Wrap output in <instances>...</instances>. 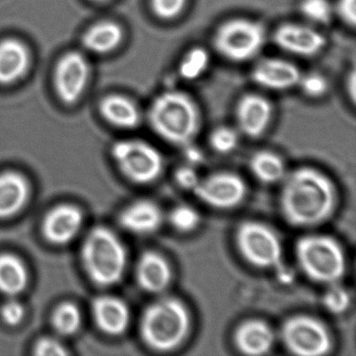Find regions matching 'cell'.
<instances>
[{
  "instance_id": "obj_39",
  "label": "cell",
  "mask_w": 356,
  "mask_h": 356,
  "mask_svg": "<svg viewBox=\"0 0 356 356\" xmlns=\"http://www.w3.org/2000/svg\"><path fill=\"white\" fill-rule=\"evenodd\" d=\"M346 89H347L348 97L351 99L352 103L355 104L356 101V76L355 70H352L348 74L346 80Z\"/></svg>"
},
{
  "instance_id": "obj_23",
  "label": "cell",
  "mask_w": 356,
  "mask_h": 356,
  "mask_svg": "<svg viewBox=\"0 0 356 356\" xmlns=\"http://www.w3.org/2000/svg\"><path fill=\"white\" fill-rule=\"evenodd\" d=\"M29 282L28 268L24 261L13 254H0V291L18 295Z\"/></svg>"
},
{
  "instance_id": "obj_6",
  "label": "cell",
  "mask_w": 356,
  "mask_h": 356,
  "mask_svg": "<svg viewBox=\"0 0 356 356\" xmlns=\"http://www.w3.org/2000/svg\"><path fill=\"white\" fill-rule=\"evenodd\" d=\"M295 255L300 270L316 283L331 284L345 276L347 260L343 248L333 237L309 234L299 238Z\"/></svg>"
},
{
  "instance_id": "obj_11",
  "label": "cell",
  "mask_w": 356,
  "mask_h": 356,
  "mask_svg": "<svg viewBox=\"0 0 356 356\" xmlns=\"http://www.w3.org/2000/svg\"><path fill=\"white\" fill-rule=\"evenodd\" d=\"M275 45L281 51L301 58H312L324 51L326 37L312 24L284 22L273 34Z\"/></svg>"
},
{
  "instance_id": "obj_19",
  "label": "cell",
  "mask_w": 356,
  "mask_h": 356,
  "mask_svg": "<svg viewBox=\"0 0 356 356\" xmlns=\"http://www.w3.org/2000/svg\"><path fill=\"white\" fill-rule=\"evenodd\" d=\"M92 312L97 326L107 334H122L130 325V309L120 298L113 296L95 298Z\"/></svg>"
},
{
  "instance_id": "obj_22",
  "label": "cell",
  "mask_w": 356,
  "mask_h": 356,
  "mask_svg": "<svg viewBox=\"0 0 356 356\" xmlns=\"http://www.w3.org/2000/svg\"><path fill=\"white\" fill-rule=\"evenodd\" d=\"M101 112L110 124L127 130L137 128L143 120L138 106L124 95H109L104 99Z\"/></svg>"
},
{
  "instance_id": "obj_4",
  "label": "cell",
  "mask_w": 356,
  "mask_h": 356,
  "mask_svg": "<svg viewBox=\"0 0 356 356\" xmlns=\"http://www.w3.org/2000/svg\"><path fill=\"white\" fill-rule=\"evenodd\" d=\"M235 245L241 257L251 266L274 270L280 282H293L295 273L283 260L280 238L268 225L245 220L235 231Z\"/></svg>"
},
{
  "instance_id": "obj_13",
  "label": "cell",
  "mask_w": 356,
  "mask_h": 356,
  "mask_svg": "<svg viewBox=\"0 0 356 356\" xmlns=\"http://www.w3.org/2000/svg\"><path fill=\"white\" fill-rule=\"evenodd\" d=\"M301 70L293 62L281 58H264L252 68V81L270 91H286L298 86Z\"/></svg>"
},
{
  "instance_id": "obj_20",
  "label": "cell",
  "mask_w": 356,
  "mask_h": 356,
  "mask_svg": "<svg viewBox=\"0 0 356 356\" xmlns=\"http://www.w3.org/2000/svg\"><path fill=\"white\" fill-rule=\"evenodd\" d=\"M30 185L17 172L0 174V218L15 216L28 203Z\"/></svg>"
},
{
  "instance_id": "obj_29",
  "label": "cell",
  "mask_w": 356,
  "mask_h": 356,
  "mask_svg": "<svg viewBox=\"0 0 356 356\" xmlns=\"http://www.w3.org/2000/svg\"><path fill=\"white\" fill-rule=\"evenodd\" d=\"M168 222L179 232H193L199 227L201 216L193 206L181 204L170 210Z\"/></svg>"
},
{
  "instance_id": "obj_34",
  "label": "cell",
  "mask_w": 356,
  "mask_h": 356,
  "mask_svg": "<svg viewBox=\"0 0 356 356\" xmlns=\"http://www.w3.org/2000/svg\"><path fill=\"white\" fill-rule=\"evenodd\" d=\"M201 177L197 172L195 166L185 164L177 168L175 172V181L180 188L184 191H193L199 184Z\"/></svg>"
},
{
  "instance_id": "obj_38",
  "label": "cell",
  "mask_w": 356,
  "mask_h": 356,
  "mask_svg": "<svg viewBox=\"0 0 356 356\" xmlns=\"http://www.w3.org/2000/svg\"><path fill=\"white\" fill-rule=\"evenodd\" d=\"M184 149V157L186 159L187 164L195 166L201 164L204 161V154L199 147L193 145V143H189V145L183 147Z\"/></svg>"
},
{
  "instance_id": "obj_12",
  "label": "cell",
  "mask_w": 356,
  "mask_h": 356,
  "mask_svg": "<svg viewBox=\"0 0 356 356\" xmlns=\"http://www.w3.org/2000/svg\"><path fill=\"white\" fill-rule=\"evenodd\" d=\"M274 109L270 99L258 93L243 95L235 106V120L241 133L250 138H259L272 122Z\"/></svg>"
},
{
  "instance_id": "obj_1",
  "label": "cell",
  "mask_w": 356,
  "mask_h": 356,
  "mask_svg": "<svg viewBox=\"0 0 356 356\" xmlns=\"http://www.w3.org/2000/svg\"><path fill=\"white\" fill-rule=\"evenodd\" d=\"M281 188V213L287 224L312 228L326 222L337 207V188L327 175L310 166L286 174Z\"/></svg>"
},
{
  "instance_id": "obj_18",
  "label": "cell",
  "mask_w": 356,
  "mask_h": 356,
  "mask_svg": "<svg viewBox=\"0 0 356 356\" xmlns=\"http://www.w3.org/2000/svg\"><path fill=\"white\" fill-rule=\"evenodd\" d=\"M161 207L151 200H138L124 208L120 214V224L129 232L149 235L157 232L163 224Z\"/></svg>"
},
{
  "instance_id": "obj_5",
  "label": "cell",
  "mask_w": 356,
  "mask_h": 356,
  "mask_svg": "<svg viewBox=\"0 0 356 356\" xmlns=\"http://www.w3.org/2000/svg\"><path fill=\"white\" fill-rule=\"evenodd\" d=\"M126 248L120 237L106 227H95L85 239L82 259L93 282L112 286L122 280L127 268Z\"/></svg>"
},
{
  "instance_id": "obj_36",
  "label": "cell",
  "mask_w": 356,
  "mask_h": 356,
  "mask_svg": "<svg viewBox=\"0 0 356 356\" xmlns=\"http://www.w3.org/2000/svg\"><path fill=\"white\" fill-rule=\"evenodd\" d=\"M34 352L39 356H65L68 354L63 343L53 337H43L37 341Z\"/></svg>"
},
{
  "instance_id": "obj_15",
  "label": "cell",
  "mask_w": 356,
  "mask_h": 356,
  "mask_svg": "<svg viewBox=\"0 0 356 356\" xmlns=\"http://www.w3.org/2000/svg\"><path fill=\"white\" fill-rule=\"evenodd\" d=\"M135 276L143 291L157 295L165 291L172 283V266L159 252L145 251L137 261Z\"/></svg>"
},
{
  "instance_id": "obj_3",
  "label": "cell",
  "mask_w": 356,
  "mask_h": 356,
  "mask_svg": "<svg viewBox=\"0 0 356 356\" xmlns=\"http://www.w3.org/2000/svg\"><path fill=\"white\" fill-rule=\"evenodd\" d=\"M191 314L182 300L164 296L152 302L140 320V337L149 349L170 352L182 345L191 330Z\"/></svg>"
},
{
  "instance_id": "obj_28",
  "label": "cell",
  "mask_w": 356,
  "mask_h": 356,
  "mask_svg": "<svg viewBox=\"0 0 356 356\" xmlns=\"http://www.w3.org/2000/svg\"><path fill=\"white\" fill-rule=\"evenodd\" d=\"M81 312L76 305L65 302L56 308L53 316V324L56 330L63 335H72L81 326Z\"/></svg>"
},
{
  "instance_id": "obj_10",
  "label": "cell",
  "mask_w": 356,
  "mask_h": 356,
  "mask_svg": "<svg viewBox=\"0 0 356 356\" xmlns=\"http://www.w3.org/2000/svg\"><path fill=\"white\" fill-rule=\"evenodd\" d=\"M247 191V185L241 176L231 172H218L200 179L193 193L209 207L226 210L243 203Z\"/></svg>"
},
{
  "instance_id": "obj_7",
  "label": "cell",
  "mask_w": 356,
  "mask_h": 356,
  "mask_svg": "<svg viewBox=\"0 0 356 356\" xmlns=\"http://www.w3.org/2000/svg\"><path fill=\"white\" fill-rule=\"evenodd\" d=\"M266 41V31L258 20L235 17L222 22L214 32L212 42L218 55L233 63L255 59Z\"/></svg>"
},
{
  "instance_id": "obj_21",
  "label": "cell",
  "mask_w": 356,
  "mask_h": 356,
  "mask_svg": "<svg viewBox=\"0 0 356 356\" xmlns=\"http://www.w3.org/2000/svg\"><path fill=\"white\" fill-rule=\"evenodd\" d=\"M29 64L30 55L26 45L14 39L0 42V84H11L22 78Z\"/></svg>"
},
{
  "instance_id": "obj_16",
  "label": "cell",
  "mask_w": 356,
  "mask_h": 356,
  "mask_svg": "<svg viewBox=\"0 0 356 356\" xmlns=\"http://www.w3.org/2000/svg\"><path fill=\"white\" fill-rule=\"evenodd\" d=\"M83 224V213L76 206L64 204L51 209L43 222V234L54 245H66L76 237Z\"/></svg>"
},
{
  "instance_id": "obj_24",
  "label": "cell",
  "mask_w": 356,
  "mask_h": 356,
  "mask_svg": "<svg viewBox=\"0 0 356 356\" xmlns=\"http://www.w3.org/2000/svg\"><path fill=\"white\" fill-rule=\"evenodd\" d=\"M252 175L259 182L274 184L281 182L286 176V165L282 157L270 151H259L249 161Z\"/></svg>"
},
{
  "instance_id": "obj_9",
  "label": "cell",
  "mask_w": 356,
  "mask_h": 356,
  "mask_svg": "<svg viewBox=\"0 0 356 356\" xmlns=\"http://www.w3.org/2000/svg\"><path fill=\"white\" fill-rule=\"evenodd\" d=\"M283 345L299 356H322L330 352L332 339L320 320L307 314L291 316L281 328Z\"/></svg>"
},
{
  "instance_id": "obj_27",
  "label": "cell",
  "mask_w": 356,
  "mask_h": 356,
  "mask_svg": "<svg viewBox=\"0 0 356 356\" xmlns=\"http://www.w3.org/2000/svg\"><path fill=\"white\" fill-rule=\"evenodd\" d=\"M299 12L312 26H327L334 17V8L329 0H301Z\"/></svg>"
},
{
  "instance_id": "obj_32",
  "label": "cell",
  "mask_w": 356,
  "mask_h": 356,
  "mask_svg": "<svg viewBox=\"0 0 356 356\" xmlns=\"http://www.w3.org/2000/svg\"><path fill=\"white\" fill-rule=\"evenodd\" d=\"M297 87L305 97L314 99L325 97L329 89L328 81L318 72L302 74Z\"/></svg>"
},
{
  "instance_id": "obj_17",
  "label": "cell",
  "mask_w": 356,
  "mask_h": 356,
  "mask_svg": "<svg viewBox=\"0 0 356 356\" xmlns=\"http://www.w3.org/2000/svg\"><path fill=\"white\" fill-rule=\"evenodd\" d=\"M235 347L241 353L261 356L270 353L274 347L275 334L268 323L258 318L245 321L233 334Z\"/></svg>"
},
{
  "instance_id": "obj_26",
  "label": "cell",
  "mask_w": 356,
  "mask_h": 356,
  "mask_svg": "<svg viewBox=\"0 0 356 356\" xmlns=\"http://www.w3.org/2000/svg\"><path fill=\"white\" fill-rule=\"evenodd\" d=\"M210 65V55L204 47L189 49L179 64V74L186 81H195L207 72Z\"/></svg>"
},
{
  "instance_id": "obj_30",
  "label": "cell",
  "mask_w": 356,
  "mask_h": 356,
  "mask_svg": "<svg viewBox=\"0 0 356 356\" xmlns=\"http://www.w3.org/2000/svg\"><path fill=\"white\" fill-rule=\"evenodd\" d=\"M323 306L330 314H341L349 309L351 305V295L349 291L339 282L328 284L322 298Z\"/></svg>"
},
{
  "instance_id": "obj_14",
  "label": "cell",
  "mask_w": 356,
  "mask_h": 356,
  "mask_svg": "<svg viewBox=\"0 0 356 356\" xmlns=\"http://www.w3.org/2000/svg\"><path fill=\"white\" fill-rule=\"evenodd\" d=\"M89 65L79 53H68L60 60L56 68L55 84L60 99L74 104L82 95L88 82Z\"/></svg>"
},
{
  "instance_id": "obj_2",
  "label": "cell",
  "mask_w": 356,
  "mask_h": 356,
  "mask_svg": "<svg viewBox=\"0 0 356 356\" xmlns=\"http://www.w3.org/2000/svg\"><path fill=\"white\" fill-rule=\"evenodd\" d=\"M147 122L158 137L176 147L193 143L201 127V112L195 99L181 90L158 95L149 105Z\"/></svg>"
},
{
  "instance_id": "obj_35",
  "label": "cell",
  "mask_w": 356,
  "mask_h": 356,
  "mask_svg": "<svg viewBox=\"0 0 356 356\" xmlns=\"http://www.w3.org/2000/svg\"><path fill=\"white\" fill-rule=\"evenodd\" d=\"M334 16L346 26L354 29L356 26V0H337L333 3Z\"/></svg>"
},
{
  "instance_id": "obj_25",
  "label": "cell",
  "mask_w": 356,
  "mask_h": 356,
  "mask_svg": "<svg viewBox=\"0 0 356 356\" xmlns=\"http://www.w3.org/2000/svg\"><path fill=\"white\" fill-rule=\"evenodd\" d=\"M122 29L115 22H101L87 31L83 43L89 51L106 54L114 51L122 43Z\"/></svg>"
},
{
  "instance_id": "obj_37",
  "label": "cell",
  "mask_w": 356,
  "mask_h": 356,
  "mask_svg": "<svg viewBox=\"0 0 356 356\" xmlns=\"http://www.w3.org/2000/svg\"><path fill=\"white\" fill-rule=\"evenodd\" d=\"M1 316L8 325L15 326L22 322L24 316V307L20 302L10 300L1 308Z\"/></svg>"
},
{
  "instance_id": "obj_40",
  "label": "cell",
  "mask_w": 356,
  "mask_h": 356,
  "mask_svg": "<svg viewBox=\"0 0 356 356\" xmlns=\"http://www.w3.org/2000/svg\"><path fill=\"white\" fill-rule=\"evenodd\" d=\"M95 1H106V0H95Z\"/></svg>"
},
{
  "instance_id": "obj_8",
  "label": "cell",
  "mask_w": 356,
  "mask_h": 356,
  "mask_svg": "<svg viewBox=\"0 0 356 356\" xmlns=\"http://www.w3.org/2000/svg\"><path fill=\"white\" fill-rule=\"evenodd\" d=\"M112 157L124 177L136 184H149L161 176L164 160L151 143L126 139L112 147Z\"/></svg>"
},
{
  "instance_id": "obj_31",
  "label": "cell",
  "mask_w": 356,
  "mask_h": 356,
  "mask_svg": "<svg viewBox=\"0 0 356 356\" xmlns=\"http://www.w3.org/2000/svg\"><path fill=\"white\" fill-rule=\"evenodd\" d=\"M239 143V135L231 127L220 126L212 130L209 136V145L216 153L227 155L236 149Z\"/></svg>"
},
{
  "instance_id": "obj_33",
  "label": "cell",
  "mask_w": 356,
  "mask_h": 356,
  "mask_svg": "<svg viewBox=\"0 0 356 356\" xmlns=\"http://www.w3.org/2000/svg\"><path fill=\"white\" fill-rule=\"evenodd\" d=\"M188 0H149L155 17L162 22H172L184 12Z\"/></svg>"
}]
</instances>
